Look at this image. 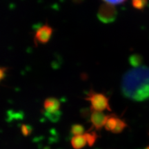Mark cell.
I'll use <instances>...</instances> for the list:
<instances>
[{"instance_id":"obj_1","label":"cell","mask_w":149,"mask_h":149,"mask_svg":"<svg viewBox=\"0 0 149 149\" xmlns=\"http://www.w3.org/2000/svg\"><path fill=\"white\" fill-rule=\"evenodd\" d=\"M122 95L128 100L141 102L149 100V68L141 66L132 68L122 80Z\"/></svg>"},{"instance_id":"obj_2","label":"cell","mask_w":149,"mask_h":149,"mask_svg":"<svg viewBox=\"0 0 149 149\" xmlns=\"http://www.w3.org/2000/svg\"><path fill=\"white\" fill-rule=\"evenodd\" d=\"M86 100L91 103V111L102 112L105 110L111 111L109 100L105 95L91 90L87 94Z\"/></svg>"},{"instance_id":"obj_3","label":"cell","mask_w":149,"mask_h":149,"mask_svg":"<svg viewBox=\"0 0 149 149\" xmlns=\"http://www.w3.org/2000/svg\"><path fill=\"white\" fill-rule=\"evenodd\" d=\"M117 17V10L114 6L104 3L99 8L97 18L104 24L113 23Z\"/></svg>"},{"instance_id":"obj_4","label":"cell","mask_w":149,"mask_h":149,"mask_svg":"<svg viewBox=\"0 0 149 149\" xmlns=\"http://www.w3.org/2000/svg\"><path fill=\"white\" fill-rule=\"evenodd\" d=\"M127 126L126 123L122 119L115 115H111L108 116L105 127L108 131H111L113 133H120L124 130Z\"/></svg>"},{"instance_id":"obj_5","label":"cell","mask_w":149,"mask_h":149,"mask_svg":"<svg viewBox=\"0 0 149 149\" xmlns=\"http://www.w3.org/2000/svg\"><path fill=\"white\" fill-rule=\"evenodd\" d=\"M53 33V29L48 24L42 26L37 29L35 35V44H45L51 39V35Z\"/></svg>"},{"instance_id":"obj_6","label":"cell","mask_w":149,"mask_h":149,"mask_svg":"<svg viewBox=\"0 0 149 149\" xmlns=\"http://www.w3.org/2000/svg\"><path fill=\"white\" fill-rule=\"evenodd\" d=\"M61 108V103L59 100L55 97H48L44 102L45 114L48 116H58Z\"/></svg>"},{"instance_id":"obj_7","label":"cell","mask_w":149,"mask_h":149,"mask_svg":"<svg viewBox=\"0 0 149 149\" xmlns=\"http://www.w3.org/2000/svg\"><path fill=\"white\" fill-rule=\"evenodd\" d=\"M108 116L109 115H106L102 112L91 111L90 119L93 127L97 130L102 129V127H104L105 126Z\"/></svg>"},{"instance_id":"obj_8","label":"cell","mask_w":149,"mask_h":149,"mask_svg":"<svg viewBox=\"0 0 149 149\" xmlns=\"http://www.w3.org/2000/svg\"><path fill=\"white\" fill-rule=\"evenodd\" d=\"M72 146L75 149H81L87 144L84 134L79 135H74L71 139Z\"/></svg>"},{"instance_id":"obj_9","label":"cell","mask_w":149,"mask_h":149,"mask_svg":"<svg viewBox=\"0 0 149 149\" xmlns=\"http://www.w3.org/2000/svg\"><path fill=\"white\" fill-rule=\"evenodd\" d=\"M143 59L142 56L138 54H133V55H130L128 58V61H129V64L131 65L132 66H133L134 68H137L141 66L142 64Z\"/></svg>"},{"instance_id":"obj_10","label":"cell","mask_w":149,"mask_h":149,"mask_svg":"<svg viewBox=\"0 0 149 149\" xmlns=\"http://www.w3.org/2000/svg\"><path fill=\"white\" fill-rule=\"evenodd\" d=\"M85 137L86 139L87 144L90 146L92 145L95 142L97 138V135L95 132H91V133H84Z\"/></svg>"},{"instance_id":"obj_11","label":"cell","mask_w":149,"mask_h":149,"mask_svg":"<svg viewBox=\"0 0 149 149\" xmlns=\"http://www.w3.org/2000/svg\"><path fill=\"white\" fill-rule=\"evenodd\" d=\"M71 132L74 135H79L84 134V126L80 124H74L72 126Z\"/></svg>"},{"instance_id":"obj_12","label":"cell","mask_w":149,"mask_h":149,"mask_svg":"<svg viewBox=\"0 0 149 149\" xmlns=\"http://www.w3.org/2000/svg\"><path fill=\"white\" fill-rule=\"evenodd\" d=\"M132 3H133L134 8L138 9V10H142L146 6L147 0H133Z\"/></svg>"},{"instance_id":"obj_13","label":"cell","mask_w":149,"mask_h":149,"mask_svg":"<svg viewBox=\"0 0 149 149\" xmlns=\"http://www.w3.org/2000/svg\"><path fill=\"white\" fill-rule=\"evenodd\" d=\"M103 1H105V3H108V4L115 6L123 3L124 2H125L126 0H103Z\"/></svg>"},{"instance_id":"obj_14","label":"cell","mask_w":149,"mask_h":149,"mask_svg":"<svg viewBox=\"0 0 149 149\" xmlns=\"http://www.w3.org/2000/svg\"><path fill=\"white\" fill-rule=\"evenodd\" d=\"M7 70H8V68L6 67L0 66V83L5 78Z\"/></svg>"},{"instance_id":"obj_15","label":"cell","mask_w":149,"mask_h":149,"mask_svg":"<svg viewBox=\"0 0 149 149\" xmlns=\"http://www.w3.org/2000/svg\"><path fill=\"white\" fill-rule=\"evenodd\" d=\"M22 132L24 134H28V133H29V129H28L27 126H23V127H22Z\"/></svg>"},{"instance_id":"obj_16","label":"cell","mask_w":149,"mask_h":149,"mask_svg":"<svg viewBox=\"0 0 149 149\" xmlns=\"http://www.w3.org/2000/svg\"><path fill=\"white\" fill-rule=\"evenodd\" d=\"M72 1H73V2H74L75 3H79L82 2L83 0H72Z\"/></svg>"},{"instance_id":"obj_17","label":"cell","mask_w":149,"mask_h":149,"mask_svg":"<svg viewBox=\"0 0 149 149\" xmlns=\"http://www.w3.org/2000/svg\"><path fill=\"white\" fill-rule=\"evenodd\" d=\"M144 149H149V146H148V147H146V148H144Z\"/></svg>"}]
</instances>
